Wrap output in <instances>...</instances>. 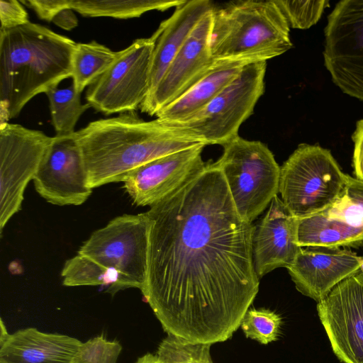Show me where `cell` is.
<instances>
[{"mask_svg": "<svg viewBox=\"0 0 363 363\" xmlns=\"http://www.w3.org/2000/svg\"><path fill=\"white\" fill-rule=\"evenodd\" d=\"M148 267L141 292L167 334L225 342L240 327L259 285L255 226L239 215L213 163L146 212Z\"/></svg>", "mask_w": 363, "mask_h": 363, "instance_id": "obj_1", "label": "cell"}, {"mask_svg": "<svg viewBox=\"0 0 363 363\" xmlns=\"http://www.w3.org/2000/svg\"><path fill=\"white\" fill-rule=\"evenodd\" d=\"M74 137L92 189L123 182L147 162L202 144L157 118L146 121L136 111L90 122Z\"/></svg>", "mask_w": 363, "mask_h": 363, "instance_id": "obj_2", "label": "cell"}, {"mask_svg": "<svg viewBox=\"0 0 363 363\" xmlns=\"http://www.w3.org/2000/svg\"><path fill=\"white\" fill-rule=\"evenodd\" d=\"M76 43L32 22L0 30L1 123L18 116L38 94L72 77Z\"/></svg>", "mask_w": 363, "mask_h": 363, "instance_id": "obj_3", "label": "cell"}, {"mask_svg": "<svg viewBox=\"0 0 363 363\" xmlns=\"http://www.w3.org/2000/svg\"><path fill=\"white\" fill-rule=\"evenodd\" d=\"M290 26L275 0H241L213 7L214 60L267 61L293 47Z\"/></svg>", "mask_w": 363, "mask_h": 363, "instance_id": "obj_4", "label": "cell"}, {"mask_svg": "<svg viewBox=\"0 0 363 363\" xmlns=\"http://www.w3.org/2000/svg\"><path fill=\"white\" fill-rule=\"evenodd\" d=\"M280 167L281 199L297 218L325 211L345 192L349 175L319 145L300 144Z\"/></svg>", "mask_w": 363, "mask_h": 363, "instance_id": "obj_5", "label": "cell"}, {"mask_svg": "<svg viewBox=\"0 0 363 363\" xmlns=\"http://www.w3.org/2000/svg\"><path fill=\"white\" fill-rule=\"evenodd\" d=\"M223 147L213 164L222 172L239 215L252 223L279 193L281 167L260 141L238 135Z\"/></svg>", "mask_w": 363, "mask_h": 363, "instance_id": "obj_6", "label": "cell"}, {"mask_svg": "<svg viewBox=\"0 0 363 363\" xmlns=\"http://www.w3.org/2000/svg\"><path fill=\"white\" fill-rule=\"evenodd\" d=\"M266 67V61L247 64L201 110L183 122L168 125L205 145L223 146L239 135L240 125L264 94Z\"/></svg>", "mask_w": 363, "mask_h": 363, "instance_id": "obj_7", "label": "cell"}, {"mask_svg": "<svg viewBox=\"0 0 363 363\" xmlns=\"http://www.w3.org/2000/svg\"><path fill=\"white\" fill-rule=\"evenodd\" d=\"M150 220L147 213L123 214L95 230L77 254L116 272L123 289L145 286Z\"/></svg>", "mask_w": 363, "mask_h": 363, "instance_id": "obj_8", "label": "cell"}, {"mask_svg": "<svg viewBox=\"0 0 363 363\" xmlns=\"http://www.w3.org/2000/svg\"><path fill=\"white\" fill-rule=\"evenodd\" d=\"M155 39H135L86 92L91 108L104 115L135 111L149 93Z\"/></svg>", "mask_w": 363, "mask_h": 363, "instance_id": "obj_9", "label": "cell"}, {"mask_svg": "<svg viewBox=\"0 0 363 363\" xmlns=\"http://www.w3.org/2000/svg\"><path fill=\"white\" fill-rule=\"evenodd\" d=\"M54 137L20 124L0 125V233L21 209L24 192L33 180Z\"/></svg>", "mask_w": 363, "mask_h": 363, "instance_id": "obj_10", "label": "cell"}, {"mask_svg": "<svg viewBox=\"0 0 363 363\" xmlns=\"http://www.w3.org/2000/svg\"><path fill=\"white\" fill-rule=\"evenodd\" d=\"M324 65L341 91L363 101V0L339 1L324 30Z\"/></svg>", "mask_w": 363, "mask_h": 363, "instance_id": "obj_11", "label": "cell"}, {"mask_svg": "<svg viewBox=\"0 0 363 363\" xmlns=\"http://www.w3.org/2000/svg\"><path fill=\"white\" fill-rule=\"evenodd\" d=\"M334 354L342 363H363V274L347 278L317 303Z\"/></svg>", "mask_w": 363, "mask_h": 363, "instance_id": "obj_12", "label": "cell"}, {"mask_svg": "<svg viewBox=\"0 0 363 363\" xmlns=\"http://www.w3.org/2000/svg\"><path fill=\"white\" fill-rule=\"evenodd\" d=\"M213 9L196 24L157 87L142 103L140 108L143 113L155 116L189 90L211 69L215 61L211 54Z\"/></svg>", "mask_w": 363, "mask_h": 363, "instance_id": "obj_13", "label": "cell"}, {"mask_svg": "<svg viewBox=\"0 0 363 363\" xmlns=\"http://www.w3.org/2000/svg\"><path fill=\"white\" fill-rule=\"evenodd\" d=\"M206 145L199 144L147 162L129 172L123 188L137 206L160 203L202 172Z\"/></svg>", "mask_w": 363, "mask_h": 363, "instance_id": "obj_14", "label": "cell"}, {"mask_svg": "<svg viewBox=\"0 0 363 363\" xmlns=\"http://www.w3.org/2000/svg\"><path fill=\"white\" fill-rule=\"evenodd\" d=\"M74 134L54 136L33 179L38 194L53 205L79 206L92 194Z\"/></svg>", "mask_w": 363, "mask_h": 363, "instance_id": "obj_15", "label": "cell"}, {"mask_svg": "<svg viewBox=\"0 0 363 363\" xmlns=\"http://www.w3.org/2000/svg\"><path fill=\"white\" fill-rule=\"evenodd\" d=\"M362 256L347 249L302 247L287 267L296 289L317 303L339 283L359 271Z\"/></svg>", "mask_w": 363, "mask_h": 363, "instance_id": "obj_16", "label": "cell"}, {"mask_svg": "<svg viewBox=\"0 0 363 363\" xmlns=\"http://www.w3.org/2000/svg\"><path fill=\"white\" fill-rule=\"evenodd\" d=\"M298 218L275 196L252 237L255 270L260 279L279 267H289L301 250L298 245Z\"/></svg>", "mask_w": 363, "mask_h": 363, "instance_id": "obj_17", "label": "cell"}, {"mask_svg": "<svg viewBox=\"0 0 363 363\" xmlns=\"http://www.w3.org/2000/svg\"><path fill=\"white\" fill-rule=\"evenodd\" d=\"M214 6L208 0H185L175 8L152 35L155 39L148 96L157 87L169 65L199 21Z\"/></svg>", "mask_w": 363, "mask_h": 363, "instance_id": "obj_18", "label": "cell"}, {"mask_svg": "<svg viewBox=\"0 0 363 363\" xmlns=\"http://www.w3.org/2000/svg\"><path fill=\"white\" fill-rule=\"evenodd\" d=\"M81 344L66 335L28 328L0 344V363H73Z\"/></svg>", "mask_w": 363, "mask_h": 363, "instance_id": "obj_19", "label": "cell"}, {"mask_svg": "<svg viewBox=\"0 0 363 363\" xmlns=\"http://www.w3.org/2000/svg\"><path fill=\"white\" fill-rule=\"evenodd\" d=\"M250 62H252L215 60L201 79L155 115L157 119L167 124L181 123L189 119L214 99Z\"/></svg>", "mask_w": 363, "mask_h": 363, "instance_id": "obj_20", "label": "cell"}, {"mask_svg": "<svg viewBox=\"0 0 363 363\" xmlns=\"http://www.w3.org/2000/svg\"><path fill=\"white\" fill-rule=\"evenodd\" d=\"M298 245L301 247H340L363 242V226L324 211L298 218Z\"/></svg>", "mask_w": 363, "mask_h": 363, "instance_id": "obj_21", "label": "cell"}, {"mask_svg": "<svg viewBox=\"0 0 363 363\" xmlns=\"http://www.w3.org/2000/svg\"><path fill=\"white\" fill-rule=\"evenodd\" d=\"M185 0H69V8L85 17L138 18L147 11H164Z\"/></svg>", "mask_w": 363, "mask_h": 363, "instance_id": "obj_22", "label": "cell"}, {"mask_svg": "<svg viewBox=\"0 0 363 363\" xmlns=\"http://www.w3.org/2000/svg\"><path fill=\"white\" fill-rule=\"evenodd\" d=\"M119 51L95 40L77 43L72 58V84L82 94L84 89L94 84L114 62Z\"/></svg>", "mask_w": 363, "mask_h": 363, "instance_id": "obj_23", "label": "cell"}, {"mask_svg": "<svg viewBox=\"0 0 363 363\" xmlns=\"http://www.w3.org/2000/svg\"><path fill=\"white\" fill-rule=\"evenodd\" d=\"M61 277L66 286H102L112 294L123 290L116 272L79 254L65 262Z\"/></svg>", "mask_w": 363, "mask_h": 363, "instance_id": "obj_24", "label": "cell"}, {"mask_svg": "<svg viewBox=\"0 0 363 363\" xmlns=\"http://www.w3.org/2000/svg\"><path fill=\"white\" fill-rule=\"evenodd\" d=\"M48 101L52 124L56 136L73 135L75 126L82 115L91 108L82 104L81 93L77 91L73 84L60 89L55 87L45 93Z\"/></svg>", "mask_w": 363, "mask_h": 363, "instance_id": "obj_25", "label": "cell"}, {"mask_svg": "<svg viewBox=\"0 0 363 363\" xmlns=\"http://www.w3.org/2000/svg\"><path fill=\"white\" fill-rule=\"evenodd\" d=\"M211 344L193 343L172 334L162 340L155 354L157 363H213Z\"/></svg>", "mask_w": 363, "mask_h": 363, "instance_id": "obj_26", "label": "cell"}, {"mask_svg": "<svg viewBox=\"0 0 363 363\" xmlns=\"http://www.w3.org/2000/svg\"><path fill=\"white\" fill-rule=\"evenodd\" d=\"M281 317L267 308H250L242 319L240 327L247 338L262 345L277 341L281 334Z\"/></svg>", "mask_w": 363, "mask_h": 363, "instance_id": "obj_27", "label": "cell"}, {"mask_svg": "<svg viewBox=\"0 0 363 363\" xmlns=\"http://www.w3.org/2000/svg\"><path fill=\"white\" fill-rule=\"evenodd\" d=\"M275 1L289 26L298 29H307L315 24L329 5V1L326 0Z\"/></svg>", "mask_w": 363, "mask_h": 363, "instance_id": "obj_28", "label": "cell"}, {"mask_svg": "<svg viewBox=\"0 0 363 363\" xmlns=\"http://www.w3.org/2000/svg\"><path fill=\"white\" fill-rule=\"evenodd\" d=\"M122 350L117 340H108L103 335L82 342L73 363H116Z\"/></svg>", "mask_w": 363, "mask_h": 363, "instance_id": "obj_29", "label": "cell"}, {"mask_svg": "<svg viewBox=\"0 0 363 363\" xmlns=\"http://www.w3.org/2000/svg\"><path fill=\"white\" fill-rule=\"evenodd\" d=\"M23 5L20 1L0 0V30L15 28L30 22Z\"/></svg>", "mask_w": 363, "mask_h": 363, "instance_id": "obj_30", "label": "cell"}, {"mask_svg": "<svg viewBox=\"0 0 363 363\" xmlns=\"http://www.w3.org/2000/svg\"><path fill=\"white\" fill-rule=\"evenodd\" d=\"M24 6L33 9L39 18L52 22L55 16L65 9H69V0H21Z\"/></svg>", "mask_w": 363, "mask_h": 363, "instance_id": "obj_31", "label": "cell"}, {"mask_svg": "<svg viewBox=\"0 0 363 363\" xmlns=\"http://www.w3.org/2000/svg\"><path fill=\"white\" fill-rule=\"evenodd\" d=\"M352 138L354 142V174L356 179L363 181V119L357 122Z\"/></svg>", "mask_w": 363, "mask_h": 363, "instance_id": "obj_32", "label": "cell"}, {"mask_svg": "<svg viewBox=\"0 0 363 363\" xmlns=\"http://www.w3.org/2000/svg\"><path fill=\"white\" fill-rule=\"evenodd\" d=\"M52 22L65 30H71L78 26V19L72 9H65L59 12Z\"/></svg>", "mask_w": 363, "mask_h": 363, "instance_id": "obj_33", "label": "cell"}, {"mask_svg": "<svg viewBox=\"0 0 363 363\" xmlns=\"http://www.w3.org/2000/svg\"><path fill=\"white\" fill-rule=\"evenodd\" d=\"M345 194L363 208V181L348 176Z\"/></svg>", "mask_w": 363, "mask_h": 363, "instance_id": "obj_34", "label": "cell"}, {"mask_svg": "<svg viewBox=\"0 0 363 363\" xmlns=\"http://www.w3.org/2000/svg\"><path fill=\"white\" fill-rule=\"evenodd\" d=\"M135 363H157L155 356L147 353L143 357L138 358Z\"/></svg>", "mask_w": 363, "mask_h": 363, "instance_id": "obj_35", "label": "cell"}, {"mask_svg": "<svg viewBox=\"0 0 363 363\" xmlns=\"http://www.w3.org/2000/svg\"><path fill=\"white\" fill-rule=\"evenodd\" d=\"M1 333H0V344L4 342L10 335L7 332L6 326L4 324L3 320L1 319Z\"/></svg>", "mask_w": 363, "mask_h": 363, "instance_id": "obj_36", "label": "cell"}, {"mask_svg": "<svg viewBox=\"0 0 363 363\" xmlns=\"http://www.w3.org/2000/svg\"><path fill=\"white\" fill-rule=\"evenodd\" d=\"M359 269L362 272V273L363 274V256H362V262H361L360 269Z\"/></svg>", "mask_w": 363, "mask_h": 363, "instance_id": "obj_37", "label": "cell"}]
</instances>
